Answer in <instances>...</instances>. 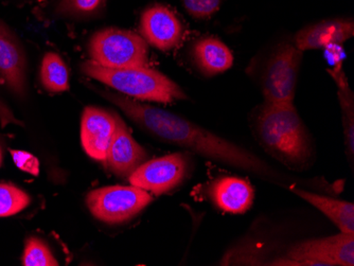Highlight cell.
Returning a JSON list of instances; mask_svg holds the SVG:
<instances>
[{
	"mask_svg": "<svg viewBox=\"0 0 354 266\" xmlns=\"http://www.w3.org/2000/svg\"><path fill=\"white\" fill-rule=\"evenodd\" d=\"M98 93L118 106L143 131L160 142L186 149L218 164L246 171L274 184L286 186L288 190L298 184H310L309 180L304 182L299 178H288L254 153L178 115L152 105L143 104L119 93L104 91Z\"/></svg>",
	"mask_w": 354,
	"mask_h": 266,
	"instance_id": "cell-1",
	"label": "cell"
},
{
	"mask_svg": "<svg viewBox=\"0 0 354 266\" xmlns=\"http://www.w3.org/2000/svg\"><path fill=\"white\" fill-rule=\"evenodd\" d=\"M254 133L264 150L288 168L304 170L313 164V142L294 102H264Z\"/></svg>",
	"mask_w": 354,
	"mask_h": 266,
	"instance_id": "cell-2",
	"label": "cell"
},
{
	"mask_svg": "<svg viewBox=\"0 0 354 266\" xmlns=\"http://www.w3.org/2000/svg\"><path fill=\"white\" fill-rule=\"evenodd\" d=\"M81 70L93 80L137 100L167 104L187 98L186 93L170 77L148 66L113 69L87 61Z\"/></svg>",
	"mask_w": 354,
	"mask_h": 266,
	"instance_id": "cell-3",
	"label": "cell"
},
{
	"mask_svg": "<svg viewBox=\"0 0 354 266\" xmlns=\"http://www.w3.org/2000/svg\"><path fill=\"white\" fill-rule=\"evenodd\" d=\"M88 50L91 61L106 68L148 65L147 41L140 35L127 30H101L91 37Z\"/></svg>",
	"mask_w": 354,
	"mask_h": 266,
	"instance_id": "cell-4",
	"label": "cell"
},
{
	"mask_svg": "<svg viewBox=\"0 0 354 266\" xmlns=\"http://www.w3.org/2000/svg\"><path fill=\"white\" fill-rule=\"evenodd\" d=\"M150 192L135 186H109L87 194L89 211L103 223L117 225L129 222L148 207Z\"/></svg>",
	"mask_w": 354,
	"mask_h": 266,
	"instance_id": "cell-5",
	"label": "cell"
},
{
	"mask_svg": "<svg viewBox=\"0 0 354 266\" xmlns=\"http://www.w3.org/2000/svg\"><path fill=\"white\" fill-rule=\"evenodd\" d=\"M272 265H354V234H344L307 240L292 246L288 259L277 260Z\"/></svg>",
	"mask_w": 354,
	"mask_h": 266,
	"instance_id": "cell-6",
	"label": "cell"
},
{
	"mask_svg": "<svg viewBox=\"0 0 354 266\" xmlns=\"http://www.w3.org/2000/svg\"><path fill=\"white\" fill-rule=\"evenodd\" d=\"M304 51L295 45L281 46L268 61L262 79L264 102H294Z\"/></svg>",
	"mask_w": 354,
	"mask_h": 266,
	"instance_id": "cell-7",
	"label": "cell"
},
{
	"mask_svg": "<svg viewBox=\"0 0 354 266\" xmlns=\"http://www.w3.org/2000/svg\"><path fill=\"white\" fill-rule=\"evenodd\" d=\"M189 172V160L183 153H173L145 162L127 178L132 186L151 193H167L180 186Z\"/></svg>",
	"mask_w": 354,
	"mask_h": 266,
	"instance_id": "cell-8",
	"label": "cell"
},
{
	"mask_svg": "<svg viewBox=\"0 0 354 266\" xmlns=\"http://www.w3.org/2000/svg\"><path fill=\"white\" fill-rule=\"evenodd\" d=\"M27 57L19 37L0 19V84L14 96L25 98L28 91Z\"/></svg>",
	"mask_w": 354,
	"mask_h": 266,
	"instance_id": "cell-9",
	"label": "cell"
},
{
	"mask_svg": "<svg viewBox=\"0 0 354 266\" xmlns=\"http://www.w3.org/2000/svg\"><path fill=\"white\" fill-rule=\"evenodd\" d=\"M146 150L133 138L124 121L116 114V129L107 149L104 164L111 173L121 178H129L131 174L147 162Z\"/></svg>",
	"mask_w": 354,
	"mask_h": 266,
	"instance_id": "cell-10",
	"label": "cell"
},
{
	"mask_svg": "<svg viewBox=\"0 0 354 266\" xmlns=\"http://www.w3.org/2000/svg\"><path fill=\"white\" fill-rule=\"evenodd\" d=\"M115 129V113L95 106H87L84 109L81 121V142L89 158L98 162H105Z\"/></svg>",
	"mask_w": 354,
	"mask_h": 266,
	"instance_id": "cell-11",
	"label": "cell"
},
{
	"mask_svg": "<svg viewBox=\"0 0 354 266\" xmlns=\"http://www.w3.org/2000/svg\"><path fill=\"white\" fill-rule=\"evenodd\" d=\"M143 39L162 51L174 49L182 39V23L164 6H154L143 12L140 21Z\"/></svg>",
	"mask_w": 354,
	"mask_h": 266,
	"instance_id": "cell-12",
	"label": "cell"
},
{
	"mask_svg": "<svg viewBox=\"0 0 354 266\" xmlns=\"http://www.w3.org/2000/svg\"><path fill=\"white\" fill-rule=\"evenodd\" d=\"M354 35L353 21L334 19L320 21L300 30L295 35V46L299 50L325 49L330 45H342Z\"/></svg>",
	"mask_w": 354,
	"mask_h": 266,
	"instance_id": "cell-13",
	"label": "cell"
},
{
	"mask_svg": "<svg viewBox=\"0 0 354 266\" xmlns=\"http://www.w3.org/2000/svg\"><path fill=\"white\" fill-rule=\"evenodd\" d=\"M209 192L214 205L227 213H244L254 204V188L242 178L234 176L218 178Z\"/></svg>",
	"mask_w": 354,
	"mask_h": 266,
	"instance_id": "cell-14",
	"label": "cell"
},
{
	"mask_svg": "<svg viewBox=\"0 0 354 266\" xmlns=\"http://www.w3.org/2000/svg\"><path fill=\"white\" fill-rule=\"evenodd\" d=\"M290 191L323 212L341 232L354 234V205L352 202L308 191L298 186L293 187Z\"/></svg>",
	"mask_w": 354,
	"mask_h": 266,
	"instance_id": "cell-15",
	"label": "cell"
},
{
	"mask_svg": "<svg viewBox=\"0 0 354 266\" xmlns=\"http://www.w3.org/2000/svg\"><path fill=\"white\" fill-rule=\"evenodd\" d=\"M193 57L196 66L205 75H220L232 68L234 55L220 39L205 37L194 45Z\"/></svg>",
	"mask_w": 354,
	"mask_h": 266,
	"instance_id": "cell-16",
	"label": "cell"
},
{
	"mask_svg": "<svg viewBox=\"0 0 354 266\" xmlns=\"http://www.w3.org/2000/svg\"><path fill=\"white\" fill-rule=\"evenodd\" d=\"M337 85V96L343 115L344 136H345L346 153L350 164H353L354 158V95L349 82L344 73L342 64L335 65L328 70Z\"/></svg>",
	"mask_w": 354,
	"mask_h": 266,
	"instance_id": "cell-17",
	"label": "cell"
},
{
	"mask_svg": "<svg viewBox=\"0 0 354 266\" xmlns=\"http://www.w3.org/2000/svg\"><path fill=\"white\" fill-rule=\"evenodd\" d=\"M39 77L44 88L49 93H64L69 89L68 68L57 53H46L41 61Z\"/></svg>",
	"mask_w": 354,
	"mask_h": 266,
	"instance_id": "cell-18",
	"label": "cell"
},
{
	"mask_svg": "<svg viewBox=\"0 0 354 266\" xmlns=\"http://www.w3.org/2000/svg\"><path fill=\"white\" fill-rule=\"evenodd\" d=\"M31 202L29 194L11 184H0V218L15 216Z\"/></svg>",
	"mask_w": 354,
	"mask_h": 266,
	"instance_id": "cell-19",
	"label": "cell"
},
{
	"mask_svg": "<svg viewBox=\"0 0 354 266\" xmlns=\"http://www.w3.org/2000/svg\"><path fill=\"white\" fill-rule=\"evenodd\" d=\"M23 265L25 266H57L50 248L39 238L32 237L26 241L24 249Z\"/></svg>",
	"mask_w": 354,
	"mask_h": 266,
	"instance_id": "cell-20",
	"label": "cell"
},
{
	"mask_svg": "<svg viewBox=\"0 0 354 266\" xmlns=\"http://www.w3.org/2000/svg\"><path fill=\"white\" fill-rule=\"evenodd\" d=\"M104 0H61L57 10L62 15L86 17L101 9Z\"/></svg>",
	"mask_w": 354,
	"mask_h": 266,
	"instance_id": "cell-21",
	"label": "cell"
},
{
	"mask_svg": "<svg viewBox=\"0 0 354 266\" xmlns=\"http://www.w3.org/2000/svg\"><path fill=\"white\" fill-rule=\"evenodd\" d=\"M222 0H183L186 11L198 19H208L220 9Z\"/></svg>",
	"mask_w": 354,
	"mask_h": 266,
	"instance_id": "cell-22",
	"label": "cell"
},
{
	"mask_svg": "<svg viewBox=\"0 0 354 266\" xmlns=\"http://www.w3.org/2000/svg\"><path fill=\"white\" fill-rule=\"evenodd\" d=\"M11 153L17 168L21 169L24 172L32 174V175H39V162L35 155L24 152V151H11Z\"/></svg>",
	"mask_w": 354,
	"mask_h": 266,
	"instance_id": "cell-23",
	"label": "cell"
},
{
	"mask_svg": "<svg viewBox=\"0 0 354 266\" xmlns=\"http://www.w3.org/2000/svg\"><path fill=\"white\" fill-rule=\"evenodd\" d=\"M0 124L3 128H6L7 125H24L21 121L16 118L15 115L12 112V109L8 106L7 103L0 97Z\"/></svg>",
	"mask_w": 354,
	"mask_h": 266,
	"instance_id": "cell-24",
	"label": "cell"
},
{
	"mask_svg": "<svg viewBox=\"0 0 354 266\" xmlns=\"http://www.w3.org/2000/svg\"><path fill=\"white\" fill-rule=\"evenodd\" d=\"M325 49L327 51V57H329L330 61H333L334 66L342 64L344 50L341 45H330L326 47Z\"/></svg>",
	"mask_w": 354,
	"mask_h": 266,
	"instance_id": "cell-25",
	"label": "cell"
},
{
	"mask_svg": "<svg viewBox=\"0 0 354 266\" xmlns=\"http://www.w3.org/2000/svg\"><path fill=\"white\" fill-rule=\"evenodd\" d=\"M1 162H3V152H1V149H0V166H1Z\"/></svg>",
	"mask_w": 354,
	"mask_h": 266,
	"instance_id": "cell-26",
	"label": "cell"
}]
</instances>
